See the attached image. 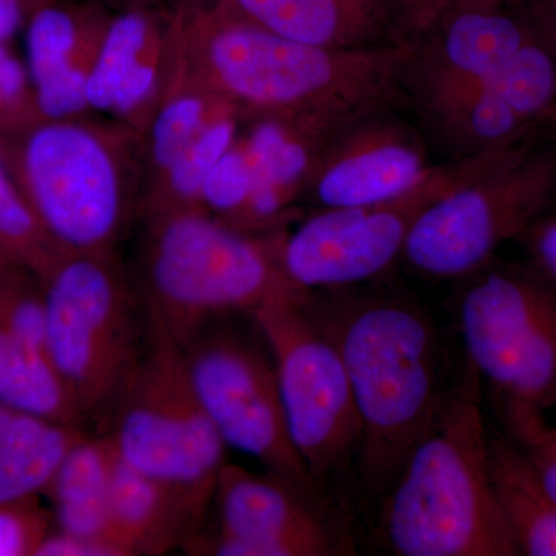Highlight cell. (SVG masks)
I'll list each match as a JSON object with an SVG mask.
<instances>
[{"instance_id":"1","label":"cell","mask_w":556,"mask_h":556,"mask_svg":"<svg viewBox=\"0 0 556 556\" xmlns=\"http://www.w3.org/2000/svg\"><path fill=\"white\" fill-rule=\"evenodd\" d=\"M302 300L345 365L361 419L358 481L386 495L447 396L438 329L402 295L346 288L302 291Z\"/></svg>"},{"instance_id":"2","label":"cell","mask_w":556,"mask_h":556,"mask_svg":"<svg viewBox=\"0 0 556 556\" xmlns=\"http://www.w3.org/2000/svg\"><path fill=\"white\" fill-rule=\"evenodd\" d=\"M383 496L380 527L396 555H519L493 492L481 379L470 365Z\"/></svg>"},{"instance_id":"3","label":"cell","mask_w":556,"mask_h":556,"mask_svg":"<svg viewBox=\"0 0 556 556\" xmlns=\"http://www.w3.org/2000/svg\"><path fill=\"white\" fill-rule=\"evenodd\" d=\"M412 46L324 49L230 21L211 42L222 83L240 100L303 115L327 139L348 121L404 102L402 78Z\"/></svg>"},{"instance_id":"4","label":"cell","mask_w":556,"mask_h":556,"mask_svg":"<svg viewBox=\"0 0 556 556\" xmlns=\"http://www.w3.org/2000/svg\"><path fill=\"white\" fill-rule=\"evenodd\" d=\"M468 278L459 305L468 365L521 444L556 408V288L529 263L492 262Z\"/></svg>"},{"instance_id":"5","label":"cell","mask_w":556,"mask_h":556,"mask_svg":"<svg viewBox=\"0 0 556 556\" xmlns=\"http://www.w3.org/2000/svg\"><path fill=\"white\" fill-rule=\"evenodd\" d=\"M113 413L109 438L121 459L177 490L204 517L228 445L193 387L185 350L149 303L141 356Z\"/></svg>"},{"instance_id":"6","label":"cell","mask_w":556,"mask_h":556,"mask_svg":"<svg viewBox=\"0 0 556 556\" xmlns=\"http://www.w3.org/2000/svg\"><path fill=\"white\" fill-rule=\"evenodd\" d=\"M556 200V141L492 150L470 177L420 214L402 258L424 277L468 278L521 240Z\"/></svg>"},{"instance_id":"7","label":"cell","mask_w":556,"mask_h":556,"mask_svg":"<svg viewBox=\"0 0 556 556\" xmlns=\"http://www.w3.org/2000/svg\"><path fill=\"white\" fill-rule=\"evenodd\" d=\"M265 340L292 444L316 484L357 455L361 419L338 348L285 285L249 314Z\"/></svg>"},{"instance_id":"8","label":"cell","mask_w":556,"mask_h":556,"mask_svg":"<svg viewBox=\"0 0 556 556\" xmlns=\"http://www.w3.org/2000/svg\"><path fill=\"white\" fill-rule=\"evenodd\" d=\"M46 350L84 417L115 408L144 329L112 274L93 258L61 265L43 288Z\"/></svg>"},{"instance_id":"9","label":"cell","mask_w":556,"mask_h":556,"mask_svg":"<svg viewBox=\"0 0 556 556\" xmlns=\"http://www.w3.org/2000/svg\"><path fill=\"white\" fill-rule=\"evenodd\" d=\"M490 152L433 166L394 199L324 208L285 241L281 273L292 287L306 292L356 288L382 276L402 258L420 214L470 177Z\"/></svg>"},{"instance_id":"10","label":"cell","mask_w":556,"mask_h":556,"mask_svg":"<svg viewBox=\"0 0 556 556\" xmlns=\"http://www.w3.org/2000/svg\"><path fill=\"white\" fill-rule=\"evenodd\" d=\"M291 285L254 241L200 215L170 219L156 241L149 300L179 345L204 325L252 313Z\"/></svg>"},{"instance_id":"11","label":"cell","mask_w":556,"mask_h":556,"mask_svg":"<svg viewBox=\"0 0 556 556\" xmlns=\"http://www.w3.org/2000/svg\"><path fill=\"white\" fill-rule=\"evenodd\" d=\"M181 346L193 387L225 444L317 496L318 485L289 437L276 368L260 332L257 340L217 318Z\"/></svg>"},{"instance_id":"12","label":"cell","mask_w":556,"mask_h":556,"mask_svg":"<svg viewBox=\"0 0 556 556\" xmlns=\"http://www.w3.org/2000/svg\"><path fill=\"white\" fill-rule=\"evenodd\" d=\"M316 496L277 477L225 464L215 485L218 526L211 538L190 536L185 548L218 556L353 554L350 540L317 508Z\"/></svg>"},{"instance_id":"13","label":"cell","mask_w":556,"mask_h":556,"mask_svg":"<svg viewBox=\"0 0 556 556\" xmlns=\"http://www.w3.org/2000/svg\"><path fill=\"white\" fill-rule=\"evenodd\" d=\"M25 169L46 232L78 249L109 239L118 222V182L97 139L76 127H43L28 142Z\"/></svg>"},{"instance_id":"14","label":"cell","mask_w":556,"mask_h":556,"mask_svg":"<svg viewBox=\"0 0 556 556\" xmlns=\"http://www.w3.org/2000/svg\"><path fill=\"white\" fill-rule=\"evenodd\" d=\"M533 35L517 0H456L412 43L404 102L416 105L489 78Z\"/></svg>"},{"instance_id":"15","label":"cell","mask_w":556,"mask_h":556,"mask_svg":"<svg viewBox=\"0 0 556 556\" xmlns=\"http://www.w3.org/2000/svg\"><path fill=\"white\" fill-rule=\"evenodd\" d=\"M324 142L313 175V195L324 208L394 199L433 167L422 131L397 116L394 108L348 121Z\"/></svg>"},{"instance_id":"16","label":"cell","mask_w":556,"mask_h":556,"mask_svg":"<svg viewBox=\"0 0 556 556\" xmlns=\"http://www.w3.org/2000/svg\"><path fill=\"white\" fill-rule=\"evenodd\" d=\"M226 7L237 22L308 46L345 50L393 43L375 0H226Z\"/></svg>"},{"instance_id":"17","label":"cell","mask_w":556,"mask_h":556,"mask_svg":"<svg viewBox=\"0 0 556 556\" xmlns=\"http://www.w3.org/2000/svg\"><path fill=\"white\" fill-rule=\"evenodd\" d=\"M109 510L123 554L161 555L185 546L203 515L172 486L116 460L110 481Z\"/></svg>"},{"instance_id":"18","label":"cell","mask_w":556,"mask_h":556,"mask_svg":"<svg viewBox=\"0 0 556 556\" xmlns=\"http://www.w3.org/2000/svg\"><path fill=\"white\" fill-rule=\"evenodd\" d=\"M489 467L497 506L519 555L556 556V503L525 450L489 437Z\"/></svg>"},{"instance_id":"19","label":"cell","mask_w":556,"mask_h":556,"mask_svg":"<svg viewBox=\"0 0 556 556\" xmlns=\"http://www.w3.org/2000/svg\"><path fill=\"white\" fill-rule=\"evenodd\" d=\"M87 434L0 404V504L46 493L73 445Z\"/></svg>"},{"instance_id":"20","label":"cell","mask_w":556,"mask_h":556,"mask_svg":"<svg viewBox=\"0 0 556 556\" xmlns=\"http://www.w3.org/2000/svg\"><path fill=\"white\" fill-rule=\"evenodd\" d=\"M76 28L67 11L42 7L27 33L28 65L38 89L39 108L53 118L79 112L87 102V78L70 65Z\"/></svg>"},{"instance_id":"21","label":"cell","mask_w":556,"mask_h":556,"mask_svg":"<svg viewBox=\"0 0 556 556\" xmlns=\"http://www.w3.org/2000/svg\"><path fill=\"white\" fill-rule=\"evenodd\" d=\"M0 404L27 415L79 427L84 419L46 348L0 332Z\"/></svg>"},{"instance_id":"22","label":"cell","mask_w":556,"mask_h":556,"mask_svg":"<svg viewBox=\"0 0 556 556\" xmlns=\"http://www.w3.org/2000/svg\"><path fill=\"white\" fill-rule=\"evenodd\" d=\"M251 193L248 206L255 218L274 217L283 204V192L308 170V150L289 139L280 124H260L249 146Z\"/></svg>"},{"instance_id":"23","label":"cell","mask_w":556,"mask_h":556,"mask_svg":"<svg viewBox=\"0 0 556 556\" xmlns=\"http://www.w3.org/2000/svg\"><path fill=\"white\" fill-rule=\"evenodd\" d=\"M116 460L118 452L112 439L83 438L62 459L46 495L54 506L105 497Z\"/></svg>"},{"instance_id":"24","label":"cell","mask_w":556,"mask_h":556,"mask_svg":"<svg viewBox=\"0 0 556 556\" xmlns=\"http://www.w3.org/2000/svg\"><path fill=\"white\" fill-rule=\"evenodd\" d=\"M148 31V20L139 11H130L113 22L97 67L87 78V102L90 105L113 108L124 80L137 68V56L144 47Z\"/></svg>"},{"instance_id":"25","label":"cell","mask_w":556,"mask_h":556,"mask_svg":"<svg viewBox=\"0 0 556 556\" xmlns=\"http://www.w3.org/2000/svg\"><path fill=\"white\" fill-rule=\"evenodd\" d=\"M0 332L46 348V300L22 283L0 276Z\"/></svg>"},{"instance_id":"26","label":"cell","mask_w":556,"mask_h":556,"mask_svg":"<svg viewBox=\"0 0 556 556\" xmlns=\"http://www.w3.org/2000/svg\"><path fill=\"white\" fill-rule=\"evenodd\" d=\"M232 135L233 124L223 121L190 142L188 149L169 167L172 186L179 195L193 197L201 193V186L208 172L228 152Z\"/></svg>"},{"instance_id":"27","label":"cell","mask_w":556,"mask_h":556,"mask_svg":"<svg viewBox=\"0 0 556 556\" xmlns=\"http://www.w3.org/2000/svg\"><path fill=\"white\" fill-rule=\"evenodd\" d=\"M50 532V517L36 497L0 504V556H36Z\"/></svg>"},{"instance_id":"28","label":"cell","mask_w":556,"mask_h":556,"mask_svg":"<svg viewBox=\"0 0 556 556\" xmlns=\"http://www.w3.org/2000/svg\"><path fill=\"white\" fill-rule=\"evenodd\" d=\"M203 104L195 98L172 102L161 112L153 129V153L160 166L169 167L195 139Z\"/></svg>"},{"instance_id":"29","label":"cell","mask_w":556,"mask_h":556,"mask_svg":"<svg viewBox=\"0 0 556 556\" xmlns=\"http://www.w3.org/2000/svg\"><path fill=\"white\" fill-rule=\"evenodd\" d=\"M46 232L35 212L17 195L0 166V251L30 258Z\"/></svg>"},{"instance_id":"30","label":"cell","mask_w":556,"mask_h":556,"mask_svg":"<svg viewBox=\"0 0 556 556\" xmlns=\"http://www.w3.org/2000/svg\"><path fill=\"white\" fill-rule=\"evenodd\" d=\"M251 185V163L248 155L226 152L208 172L201 186V195L218 211H232L248 204Z\"/></svg>"},{"instance_id":"31","label":"cell","mask_w":556,"mask_h":556,"mask_svg":"<svg viewBox=\"0 0 556 556\" xmlns=\"http://www.w3.org/2000/svg\"><path fill=\"white\" fill-rule=\"evenodd\" d=\"M393 43L412 46L456 0H375Z\"/></svg>"},{"instance_id":"32","label":"cell","mask_w":556,"mask_h":556,"mask_svg":"<svg viewBox=\"0 0 556 556\" xmlns=\"http://www.w3.org/2000/svg\"><path fill=\"white\" fill-rule=\"evenodd\" d=\"M529 265L556 288V200L522 239Z\"/></svg>"},{"instance_id":"33","label":"cell","mask_w":556,"mask_h":556,"mask_svg":"<svg viewBox=\"0 0 556 556\" xmlns=\"http://www.w3.org/2000/svg\"><path fill=\"white\" fill-rule=\"evenodd\" d=\"M518 445L525 450L538 477L556 503V427L547 424Z\"/></svg>"},{"instance_id":"34","label":"cell","mask_w":556,"mask_h":556,"mask_svg":"<svg viewBox=\"0 0 556 556\" xmlns=\"http://www.w3.org/2000/svg\"><path fill=\"white\" fill-rule=\"evenodd\" d=\"M36 556H118L115 551L93 541L80 540L61 530H51Z\"/></svg>"},{"instance_id":"35","label":"cell","mask_w":556,"mask_h":556,"mask_svg":"<svg viewBox=\"0 0 556 556\" xmlns=\"http://www.w3.org/2000/svg\"><path fill=\"white\" fill-rule=\"evenodd\" d=\"M541 42L556 56V0H517Z\"/></svg>"},{"instance_id":"36","label":"cell","mask_w":556,"mask_h":556,"mask_svg":"<svg viewBox=\"0 0 556 556\" xmlns=\"http://www.w3.org/2000/svg\"><path fill=\"white\" fill-rule=\"evenodd\" d=\"M153 80H155L153 68L138 64L121 86L115 102H113V109L121 113L129 112L148 97L149 91L152 90Z\"/></svg>"},{"instance_id":"37","label":"cell","mask_w":556,"mask_h":556,"mask_svg":"<svg viewBox=\"0 0 556 556\" xmlns=\"http://www.w3.org/2000/svg\"><path fill=\"white\" fill-rule=\"evenodd\" d=\"M24 17L22 0H0V43L11 38Z\"/></svg>"},{"instance_id":"38","label":"cell","mask_w":556,"mask_h":556,"mask_svg":"<svg viewBox=\"0 0 556 556\" xmlns=\"http://www.w3.org/2000/svg\"><path fill=\"white\" fill-rule=\"evenodd\" d=\"M9 58V53H7L5 49H3L2 43H0V64Z\"/></svg>"},{"instance_id":"39","label":"cell","mask_w":556,"mask_h":556,"mask_svg":"<svg viewBox=\"0 0 556 556\" xmlns=\"http://www.w3.org/2000/svg\"><path fill=\"white\" fill-rule=\"evenodd\" d=\"M552 121H556V110L554 112V115L551 116V119H548V124H551Z\"/></svg>"}]
</instances>
